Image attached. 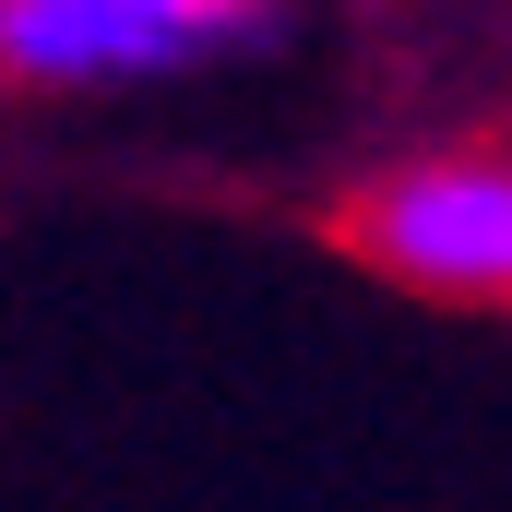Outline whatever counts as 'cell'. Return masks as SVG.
Returning a JSON list of instances; mask_svg holds the SVG:
<instances>
[{"mask_svg":"<svg viewBox=\"0 0 512 512\" xmlns=\"http://www.w3.org/2000/svg\"><path fill=\"white\" fill-rule=\"evenodd\" d=\"M274 36L262 0H0L12 84H179Z\"/></svg>","mask_w":512,"mask_h":512,"instance_id":"1","label":"cell"},{"mask_svg":"<svg viewBox=\"0 0 512 512\" xmlns=\"http://www.w3.org/2000/svg\"><path fill=\"white\" fill-rule=\"evenodd\" d=\"M358 251L429 298H512V167L501 155H429L358 203Z\"/></svg>","mask_w":512,"mask_h":512,"instance_id":"2","label":"cell"}]
</instances>
